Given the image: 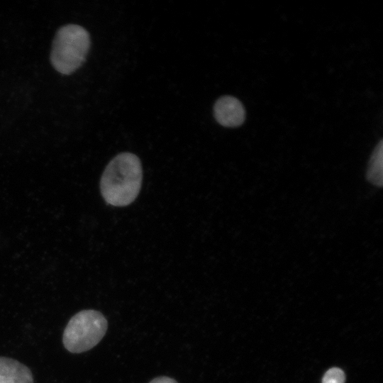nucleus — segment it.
I'll return each mask as SVG.
<instances>
[{
    "instance_id": "1",
    "label": "nucleus",
    "mask_w": 383,
    "mask_h": 383,
    "mask_svg": "<svg viewBox=\"0 0 383 383\" xmlns=\"http://www.w3.org/2000/svg\"><path fill=\"white\" fill-rule=\"evenodd\" d=\"M143 179L140 159L131 152L115 156L106 167L100 180L104 201L111 206H126L138 196Z\"/></svg>"
},
{
    "instance_id": "9",
    "label": "nucleus",
    "mask_w": 383,
    "mask_h": 383,
    "mask_svg": "<svg viewBox=\"0 0 383 383\" xmlns=\"http://www.w3.org/2000/svg\"><path fill=\"white\" fill-rule=\"evenodd\" d=\"M0 383H14L12 380L9 379L8 377L0 375Z\"/></svg>"
},
{
    "instance_id": "5",
    "label": "nucleus",
    "mask_w": 383,
    "mask_h": 383,
    "mask_svg": "<svg viewBox=\"0 0 383 383\" xmlns=\"http://www.w3.org/2000/svg\"><path fill=\"white\" fill-rule=\"evenodd\" d=\"M0 375L8 377L14 383H33L30 369L10 357H0Z\"/></svg>"
},
{
    "instance_id": "6",
    "label": "nucleus",
    "mask_w": 383,
    "mask_h": 383,
    "mask_svg": "<svg viewBox=\"0 0 383 383\" xmlns=\"http://www.w3.org/2000/svg\"><path fill=\"white\" fill-rule=\"evenodd\" d=\"M383 142L381 140L374 148L368 164L367 179L374 185L381 187L383 183Z\"/></svg>"
},
{
    "instance_id": "2",
    "label": "nucleus",
    "mask_w": 383,
    "mask_h": 383,
    "mask_svg": "<svg viewBox=\"0 0 383 383\" xmlns=\"http://www.w3.org/2000/svg\"><path fill=\"white\" fill-rule=\"evenodd\" d=\"M91 40L89 32L77 24H67L55 33L50 52L52 67L62 74L76 71L84 62Z\"/></svg>"
},
{
    "instance_id": "7",
    "label": "nucleus",
    "mask_w": 383,
    "mask_h": 383,
    "mask_svg": "<svg viewBox=\"0 0 383 383\" xmlns=\"http://www.w3.org/2000/svg\"><path fill=\"white\" fill-rule=\"evenodd\" d=\"M345 380L344 372L340 368L333 367L325 373L322 383H344Z\"/></svg>"
},
{
    "instance_id": "3",
    "label": "nucleus",
    "mask_w": 383,
    "mask_h": 383,
    "mask_svg": "<svg viewBox=\"0 0 383 383\" xmlns=\"http://www.w3.org/2000/svg\"><path fill=\"white\" fill-rule=\"evenodd\" d=\"M108 328L107 320L99 311L83 310L69 321L62 342L70 353H81L96 346L104 336Z\"/></svg>"
},
{
    "instance_id": "4",
    "label": "nucleus",
    "mask_w": 383,
    "mask_h": 383,
    "mask_svg": "<svg viewBox=\"0 0 383 383\" xmlns=\"http://www.w3.org/2000/svg\"><path fill=\"white\" fill-rule=\"evenodd\" d=\"M213 114L220 125L228 128L238 127L245 119L243 104L232 96H223L218 99L213 106Z\"/></svg>"
},
{
    "instance_id": "8",
    "label": "nucleus",
    "mask_w": 383,
    "mask_h": 383,
    "mask_svg": "<svg viewBox=\"0 0 383 383\" xmlns=\"http://www.w3.org/2000/svg\"><path fill=\"white\" fill-rule=\"evenodd\" d=\"M149 383H178L175 379L169 377H158L152 379Z\"/></svg>"
}]
</instances>
